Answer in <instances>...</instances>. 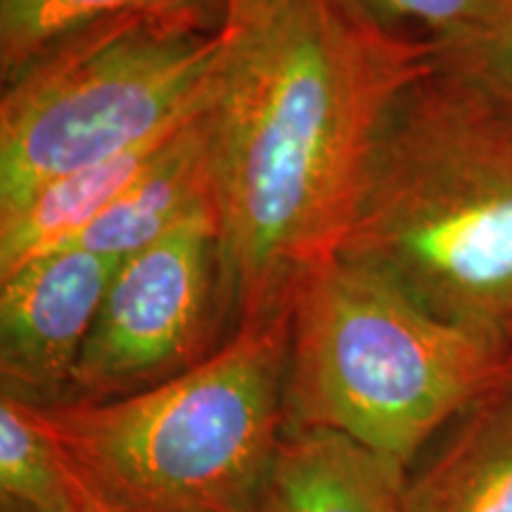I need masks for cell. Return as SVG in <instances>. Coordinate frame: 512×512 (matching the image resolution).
<instances>
[{"mask_svg": "<svg viewBox=\"0 0 512 512\" xmlns=\"http://www.w3.org/2000/svg\"><path fill=\"white\" fill-rule=\"evenodd\" d=\"M432 53L337 0H230L207 121L233 332L290 316L337 252L384 117Z\"/></svg>", "mask_w": 512, "mask_h": 512, "instance_id": "cell-1", "label": "cell"}, {"mask_svg": "<svg viewBox=\"0 0 512 512\" xmlns=\"http://www.w3.org/2000/svg\"><path fill=\"white\" fill-rule=\"evenodd\" d=\"M339 254L512 351V91L444 53L389 107Z\"/></svg>", "mask_w": 512, "mask_h": 512, "instance_id": "cell-2", "label": "cell"}, {"mask_svg": "<svg viewBox=\"0 0 512 512\" xmlns=\"http://www.w3.org/2000/svg\"><path fill=\"white\" fill-rule=\"evenodd\" d=\"M510 370V349L335 252L292 299L285 430L344 434L408 472L427 441Z\"/></svg>", "mask_w": 512, "mask_h": 512, "instance_id": "cell-3", "label": "cell"}, {"mask_svg": "<svg viewBox=\"0 0 512 512\" xmlns=\"http://www.w3.org/2000/svg\"><path fill=\"white\" fill-rule=\"evenodd\" d=\"M290 316L240 325L143 392L36 406L72 463L145 512H247L285 434Z\"/></svg>", "mask_w": 512, "mask_h": 512, "instance_id": "cell-4", "label": "cell"}, {"mask_svg": "<svg viewBox=\"0 0 512 512\" xmlns=\"http://www.w3.org/2000/svg\"><path fill=\"white\" fill-rule=\"evenodd\" d=\"M221 55L223 29L145 15L105 19L43 50L3 81L0 214L200 114Z\"/></svg>", "mask_w": 512, "mask_h": 512, "instance_id": "cell-5", "label": "cell"}, {"mask_svg": "<svg viewBox=\"0 0 512 512\" xmlns=\"http://www.w3.org/2000/svg\"><path fill=\"white\" fill-rule=\"evenodd\" d=\"M233 335L219 219L195 216L114 273L62 403L110 401L195 368Z\"/></svg>", "mask_w": 512, "mask_h": 512, "instance_id": "cell-6", "label": "cell"}, {"mask_svg": "<svg viewBox=\"0 0 512 512\" xmlns=\"http://www.w3.org/2000/svg\"><path fill=\"white\" fill-rule=\"evenodd\" d=\"M121 261L64 247L0 275L3 394L57 406Z\"/></svg>", "mask_w": 512, "mask_h": 512, "instance_id": "cell-7", "label": "cell"}, {"mask_svg": "<svg viewBox=\"0 0 512 512\" xmlns=\"http://www.w3.org/2000/svg\"><path fill=\"white\" fill-rule=\"evenodd\" d=\"M406 477L344 434L285 430L247 512H406Z\"/></svg>", "mask_w": 512, "mask_h": 512, "instance_id": "cell-8", "label": "cell"}, {"mask_svg": "<svg viewBox=\"0 0 512 512\" xmlns=\"http://www.w3.org/2000/svg\"><path fill=\"white\" fill-rule=\"evenodd\" d=\"M207 211H216V190L204 107L166 145L155 166L69 247L124 261Z\"/></svg>", "mask_w": 512, "mask_h": 512, "instance_id": "cell-9", "label": "cell"}, {"mask_svg": "<svg viewBox=\"0 0 512 512\" xmlns=\"http://www.w3.org/2000/svg\"><path fill=\"white\" fill-rule=\"evenodd\" d=\"M406 512H512V370L458 418L418 472H408Z\"/></svg>", "mask_w": 512, "mask_h": 512, "instance_id": "cell-10", "label": "cell"}, {"mask_svg": "<svg viewBox=\"0 0 512 512\" xmlns=\"http://www.w3.org/2000/svg\"><path fill=\"white\" fill-rule=\"evenodd\" d=\"M183 126L105 162L55 178L15 209L3 211L0 275L15 271L38 256L72 245L83 230L98 221L155 166L166 145Z\"/></svg>", "mask_w": 512, "mask_h": 512, "instance_id": "cell-11", "label": "cell"}, {"mask_svg": "<svg viewBox=\"0 0 512 512\" xmlns=\"http://www.w3.org/2000/svg\"><path fill=\"white\" fill-rule=\"evenodd\" d=\"M228 8L230 0H0L3 81L57 41L105 19L145 15L221 31Z\"/></svg>", "mask_w": 512, "mask_h": 512, "instance_id": "cell-12", "label": "cell"}, {"mask_svg": "<svg viewBox=\"0 0 512 512\" xmlns=\"http://www.w3.org/2000/svg\"><path fill=\"white\" fill-rule=\"evenodd\" d=\"M358 24L434 53L472 46L512 19V0H337Z\"/></svg>", "mask_w": 512, "mask_h": 512, "instance_id": "cell-13", "label": "cell"}, {"mask_svg": "<svg viewBox=\"0 0 512 512\" xmlns=\"http://www.w3.org/2000/svg\"><path fill=\"white\" fill-rule=\"evenodd\" d=\"M64 453L34 403L0 394V512H53Z\"/></svg>", "mask_w": 512, "mask_h": 512, "instance_id": "cell-14", "label": "cell"}, {"mask_svg": "<svg viewBox=\"0 0 512 512\" xmlns=\"http://www.w3.org/2000/svg\"><path fill=\"white\" fill-rule=\"evenodd\" d=\"M444 55L456 57V60L470 64L477 72H482L512 91V19L496 29L494 34L472 43V46L460 50H446Z\"/></svg>", "mask_w": 512, "mask_h": 512, "instance_id": "cell-15", "label": "cell"}, {"mask_svg": "<svg viewBox=\"0 0 512 512\" xmlns=\"http://www.w3.org/2000/svg\"><path fill=\"white\" fill-rule=\"evenodd\" d=\"M64 453V451H62ZM53 512H145L100 491L91 479L64 456V491Z\"/></svg>", "mask_w": 512, "mask_h": 512, "instance_id": "cell-16", "label": "cell"}]
</instances>
